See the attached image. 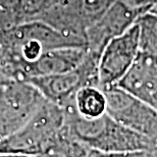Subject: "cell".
Instances as JSON below:
<instances>
[{"label":"cell","mask_w":157,"mask_h":157,"mask_svg":"<svg viewBox=\"0 0 157 157\" xmlns=\"http://www.w3.org/2000/svg\"><path fill=\"white\" fill-rule=\"evenodd\" d=\"M58 1H59V0H58Z\"/></svg>","instance_id":"21"},{"label":"cell","mask_w":157,"mask_h":157,"mask_svg":"<svg viewBox=\"0 0 157 157\" xmlns=\"http://www.w3.org/2000/svg\"><path fill=\"white\" fill-rule=\"evenodd\" d=\"M106 113L125 128L156 143L157 108L137 98L118 86L103 89Z\"/></svg>","instance_id":"6"},{"label":"cell","mask_w":157,"mask_h":157,"mask_svg":"<svg viewBox=\"0 0 157 157\" xmlns=\"http://www.w3.org/2000/svg\"><path fill=\"white\" fill-rule=\"evenodd\" d=\"M87 52L86 47H62L47 50L34 63L26 67L23 81L33 77L51 76L77 70Z\"/></svg>","instance_id":"10"},{"label":"cell","mask_w":157,"mask_h":157,"mask_svg":"<svg viewBox=\"0 0 157 157\" xmlns=\"http://www.w3.org/2000/svg\"><path fill=\"white\" fill-rule=\"evenodd\" d=\"M45 101L33 85L0 77V139L21 128Z\"/></svg>","instance_id":"4"},{"label":"cell","mask_w":157,"mask_h":157,"mask_svg":"<svg viewBox=\"0 0 157 157\" xmlns=\"http://www.w3.org/2000/svg\"><path fill=\"white\" fill-rule=\"evenodd\" d=\"M117 86L157 108V55L140 51Z\"/></svg>","instance_id":"9"},{"label":"cell","mask_w":157,"mask_h":157,"mask_svg":"<svg viewBox=\"0 0 157 157\" xmlns=\"http://www.w3.org/2000/svg\"><path fill=\"white\" fill-rule=\"evenodd\" d=\"M155 145H156V148H157V140H156V143H155Z\"/></svg>","instance_id":"20"},{"label":"cell","mask_w":157,"mask_h":157,"mask_svg":"<svg viewBox=\"0 0 157 157\" xmlns=\"http://www.w3.org/2000/svg\"><path fill=\"white\" fill-rule=\"evenodd\" d=\"M0 157H35V156H29V155H23V154H15V153H4V152H0Z\"/></svg>","instance_id":"17"},{"label":"cell","mask_w":157,"mask_h":157,"mask_svg":"<svg viewBox=\"0 0 157 157\" xmlns=\"http://www.w3.org/2000/svg\"><path fill=\"white\" fill-rule=\"evenodd\" d=\"M86 157H153V150H136V151L102 152L89 150Z\"/></svg>","instance_id":"14"},{"label":"cell","mask_w":157,"mask_h":157,"mask_svg":"<svg viewBox=\"0 0 157 157\" xmlns=\"http://www.w3.org/2000/svg\"><path fill=\"white\" fill-rule=\"evenodd\" d=\"M124 4L130 6V7L140 10L143 13L149 12V9L151 7L152 3L154 0H118Z\"/></svg>","instance_id":"15"},{"label":"cell","mask_w":157,"mask_h":157,"mask_svg":"<svg viewBox=\"0 0 157 157\" xmlns=\"http://www.w3.org/2000/svg\"><path fill=\"white\" fill-rule=\"evenodd\" d=\"M13 1L14 0H0V11L4 10V9L9 7Z\"/></svg>","instance_id":"16"},{"label":"cell","mask_w":157,"mask_h":157,"mask_svg":"<svg viewBox=\"0 0 157 157\" xmlns=\"http://www.w3.org/2000/svg\"><path fill=\"white\" fill-rule=\"evenodd\" d=\"M144 14L121 1L114 2L100 20L87 30L88 50L101 54L109 41L121 36Z\"/></svg>","instance_id":"8"},{"label":"cell","mask_w":157,"mask_h":157,"mask_svg":"<svg viewBox=\"0 0 157 157\" xmlns=\"http://www.w3.org/2000/svg\"><path fill=\"white\" fill-rule=\"evenodd\" d=\"M140 53L139 29L136 24L121 36L109 41L98 62V81L101 89L115 86L130 70Z\"/></svg>","instance_id":"7"},{"label":"cell","mask_w":157,"mask_h":157,"mask_svg":"<svg viewBox=\"0 0 157 157\" xmlns=\"http://www.w3.org/2000/svg\"><path fill=\"white\" fill-rule=\"evenodd\" d=\"M64 122L63 107L45 99L23 127L0 139V152L36 157L62 131Z\"/></svg>","instance_id":"2"},{"label":"cell","mask_w":157,"mask_h":157,"mask_svg":"<svg viewBox=\"0 0 157 157\" xmlns=\"http://www.w3.org/2000/svg\"><path fill=\"white\" fill-rule=\"evenodd\" d=\"M75 111L84 118H97L106 113V97L98 86L82 87L71 101Z\"/></svg>","instance_id":"11"},{"label":"cell","mask_w":157,"mask_h":157,"mask_svg":"<svg viewBox=\"0 0 157 157\" xmlns=\"http://www.w3.org/2000/svg\"><path fill=\"white\" fill-rule=\"evenodd\" d=\"M100 55L88 50L77 70L51 76L33 77L25 80L33 85L48 101L63 107L74 99L82 87L98 86V62Z\"/></svg>","instance_id":"5"},{"label":"cell","mask_w":157,"mask_h":157,"mask_svg":"<svg viewBox=\"0 0 157 157\" xmlns=\"http://www.w3.org/2000/svg\"><path fill=\"white\" fill-rule=\"evenodd\" d=\"M153 157H157V148L153 150Z\"/></svg>","instance_id":"19"},{"label":"cell","mask_w":157,"mask_h":157,"mask_svg":"<svg viewBox=\"0 0 157 157\" xmlns=\"http://www.w3.org/2000/svg\"><path fill=\"white\" fill-rule=\"evenodd\" d=\"M135 24L139 29L140 51L157 55V14L144 13Z\"/></svg>","instance_id":"13"},{"label":"cell","mask_w":157,"mask_h":157,"mask_svg":"<svg viewBox=\"0 0 157 157\" xmlns=\"http://www.w3.org/2000/svg\"><path fill=\"white\" fill-rule=\"evenodd\" d=\"M71 101L63 106L64 130L87 149L119 152L156 148L153 141L125 128L107 113L92 119L81 117L75 111Z\"/></svg>","instance_id":"1"},{"label":"cell","mask_w":157,"mask_h":157,"mask_svg":"<svg viewBox=\"0 0 157 157\" xmlns=\"http://www.w3.org/2000/svg\"><path fill=\"white\" fill-rule=\"evenodd\" d=\"M89 149L84 147L64 130L47 144L36 157H86Z\"/></svg>","instance_id":"12"},{"label":"cell","mask_w":157,"mask_h":157,"mask_svg":"<svg viewBox=\"0 0 157 157\" xmlns=\"http://www.w3.org/2000/svg\"><path fill=\"white\" fill-rule=\"evenodd\" d=\"M117 1L59 0L35 21H42L65 36L88 47L87 30L97 23Z\"/></svg>","instance_id":"3"},{"label":"cell","mask_w":157,"mask_h":157,"mask_svg":"<svg viewBox=\"0 0 157 157\" xmlns=\"http://www.w3.org/2000/svg\"><path fill=\"white\" fill-rule=\"evenodd\" d=\"M149 12L150 13H153V14H157V0H154L151 5V7L149 9Z\"/></svg>","instance_id":"18"}]
</instances>
